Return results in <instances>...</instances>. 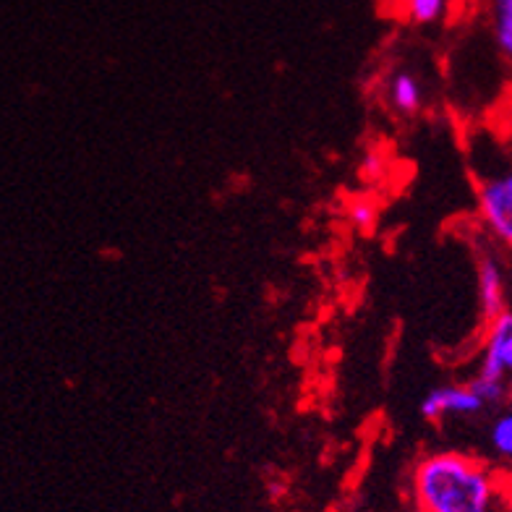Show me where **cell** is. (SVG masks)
Listing matches in <instances>:
<instances>
[{"label": "cell", "instance_id": "1", "mask_svg": "<svg viewBox=\"0 0 512 512\" xmlns=\"http://www.w3.org/2000/svg\"><path fill=\"white\" fill-rule=\"evenodd\" d=\"M411 497L416 512H497L499 473L468 452H429L413 465Z\"/></svg>", "mask_w": 512, "mask_h": 512}, {"label": "cell", "instance_id": "3", "mask_svg": "<svg viewBox=\"0 0 512 512\" xmlns=\"http://www.w3.org/2000/svg\"><path fill=\"white\" fill-rule=\"evenodd\" d=\"M512 374V311H502L486 322L484 351L476 377L502 379L505 382Z\"/></svg>", "mask_w": 512, "mask_h": 512}, {"label": "cell", "instance_id": "13", "mask_svg": "<svg viewBox=\"0 0 512 512\" xmlns=\"http://www.w3.org/2000/svg\"><path fill=\"white\" fill-rule=\"evenodd\" d=\"M499 505L505 507L507 512H512V473L510 476L499 473Z\"/></svg>", "mask_w": 512, "mask_h": 512}, {"label": "cell", "instance_id": "2", "mask_svg": "<svg viewBox=\"0 0 512 512\" xmlns=\"http://www.w3.org/2000/svg\"><path fill=\"white\" fill-rule=\"evenodd\" d=\"M476 207L484 228L512 251V162L479 178Z\"/></svg>", "mask_w": 512, "mask_h": 512}, {"label": "cell", "instance_id": "4", "mask_svg": "<svg viewBox=\"0 0 512 512\" xmlns=\"http://www.w3.org/2000/svg\"><path fill=\"white\" fill-rule=\"evenodd\" d=\"M484 408L486 405L471 390V384H445V387H434L432 392H426L418 411L426 421L437 424L447 416H473V413H481Z\"/></svg>", "mask_w": 512, "mask_h": 512}, {"label": "cell", "instance_id": "7", "mask_svg": "<svg viewBox=\"0 0 512 512\" xmlns=\"http://www.w3.org/2000/svg\"><path fill=\"white\" fill-rule=\"evenodd\" d=\"M486 11L494 45L507 66H512V0H486Z\"/></svg>", "mask_w": 512, "mask_h": 512}, {"label": "cell", "instance_id": "11", "mask_svg": "<svg viewBox=\"0 0 512 512\" xmlns=\"http://www.w3.org/2000/svg\"><path fill=\"white\" fill-rule=\"evenodd\" d=\"M497 142L502 144V149L512 160V100L507 102V108L497 118Z\"/></svg>", "mask_w": 512, "mask_h": 512}, {"label": "cell", "instance_id": "9", "mask_svg": "<svg viewBox=\"0 0 512 512\" xmlns=\"http://www.w3.org/2000/svg\"><path fill=\"white\" fill-rule=\"evenodd\" d=\"M489 442H492V450L499 458L512 460V411L499 413L494 418L492 429H489Z\"/></svg>", "mask_w": 512, "mask_h": 512}, {"label": "cell", "instance_id": "15", "mask_svg": "<svg viewBox=\"0 0 512 512\" xmlns=\"http://www.w3.org/2000/svg\"><path fill=\"white\" fill-rule=\"evenodd\" d=\"M510 398H512V392H510Z\"/></svg>", "mask_w": 512, "mask_h": 512}, {"label": "cell", "instance_id": "8", "mask_svg": "<svg viewBox=\"0 0 512 512\" xmlns=\"http://www.w3.org/2000/svg\"><path fill=\"white\" fill-rule=\"evenodd\" d=\"M450 11V0H400V16L416 27H429L442 21Z\"/></svg>", "mask_w": 512, "mask_h": 512}, {"label": "cell", "instance_id": "5", "mask_svg": "<svg viewBox=\"0 0 512 512\" xmlns=\"http://www.w3.org/2000/svg\"><path fill=\"white\" fill-rule=\"evenodd\" d=\"M476 277H479L481 314L489 322V319H494L497 314L505 311V275H502V267H499L494 256L481 254Z\"/></svg>", "mask_w": 512, "mask_h": 512}, {"label": "cell", "instance_id": "12", "mask_svg": "<svg viewBox=\"0 0 512 512\" xmlns=\"http://www.w3.org/2000/svg\"><path fill=\"white\" fill-rule=\"evenodd\" d=\"M351 220L358 225V228H371L374 225V220H377V207L371 202H366V199H361V202H353L351 204Z\"/></svg>", "mask_w": 512, "mask_h": 512}, {"label": "cell", "instance_id": "10", "mask_svg": "<svg viewBox=\"0 0 512 512\" xmlns=\"http://www.w3.org/2000/svg\"><path fill=\"white\" fill-rule=\"evenodd\" d=\"M471 390L476 392L481 398V403L484 405H494V403H502V400L510 395V390H507V382H502V379H484V377H473L471 382Z\"/></svg>", "mask_w": 512, "mask_h": 512}, {"label": "cell", "instance_id": "6", "mask_svg": "<svg viewBox=\"0 0 512 512\" xmlns=\"http://www.w3.org/2000/svg\"><path fill=\"white\" fill-rule=\"evenodd\" d=\"M387 102L398 115H416L424 105V87L411 71H395L387 81Z\"/></svg>", "mask_w": 512, "mask_h": 512}, {"label": "cell", "instance_id": "14", "mask_svg": "<svg viewBox=\"0 0 512 512\" xmlns=\"http://www.w3.org/2000/svg\"><path fill=\"white\" fill-rule=\"evenodd\" d=\"M497 512H507V510H505V507H502V505H499V510H497Z\"/></svg>", "mask_w": 512, "mask_h": 512}]
</instances>
